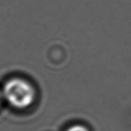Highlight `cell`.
<instances>
[{
	"instance_id": "2",
	"label": "cell",
	"mask_w": 131,
	"mask_h": 131,
	"mask_svg": "<svg viewBox=\"0 0 131 131\" xmlns=\"http://www.w3.org/2000/svg\"><path fill=\"white\" fill-rule=\"evenodd\" d=\"M66 131H89V130L86 127H85L83 125H72L71 127H69Z\"/></svg>"
},
{
	"instance_id": "1",
	"label": "cell",
	"mask_w": 131,
	"mask_h": 131,
	"mask_svg": "<svg viewBox=\"0 0 131 131\" xmlns=\"http://www.w3.org/2000/svg\"><path fill=\"white\" fill-rule=\"evenodd\" d=\"M3 96L10 105L17 109H25L32 104L35 90L28 81L21 78H13L3 85Z\"/></svg>"
},
{
	"instance_id": "3",
	"label": "cell",
	"mask_w": 131,
	"mask_h": 131,
	"mask_svg": "<svg viewBox=\"0 0 131 131\" xmlns=\"http://www.w3.org/2000/svg\"><path fill=\"white\" fill-rule=\"evenodd\" d=\"M2 95H3V94L0 93V103H1V101H2Z\"/></svg>"
}]
</instances>
